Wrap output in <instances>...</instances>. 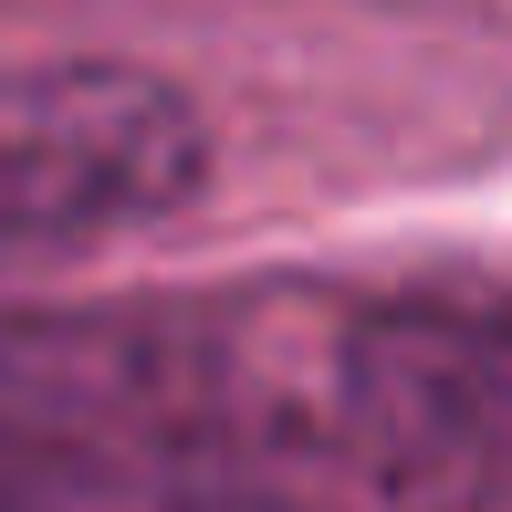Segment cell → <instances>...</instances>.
I'll return each mask as SVG.
<instances>
[{"instance_id":"1","label":"cell","mask_w":512,"mask_h":512,"mask_svg":"<svg viewBox=\"0 0 512 512\" xmlns=\"http://www.w3.org/2000/svg\"><path fill=\"white\" fill-rule=\"evenodd\" d=\"M199 105L147 63H42L0 84V262L147 230L199 189Z\"/></svg>"},{"instance_id":"2","label":"cell","mask_w":512,"mask_h":512,"mask_svg":"<svg viewBox=\"0 0 512 512\" xmlns=\"http://www.w3.org/2000/svg\"><path fill=\"white\" fill-rule=\"evenodd\" d=\"M450 314V345H460V387H471V418L502 460V492H512V314L502 304H439Z\"/></svg>"}]
</instances>
